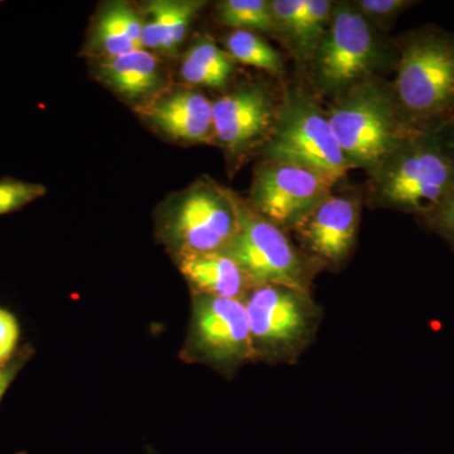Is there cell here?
<instances>
[{
	"label": "cell",
	"instance_id": "52a82bcc",
	"mask_svg": "<svg viewBox=\"0 0 454 454\" xmlns=\"http://www.w3.org/2000/svg\"><path fill=\"white\" fill-rule=\"evenodd\" d=\"M262 149L264 160L297 164L336 182L351 169L325 110L301 90L286 94L276 128Z\"/></svg>",
	"mask_w": 454,
	"mask_h": 454
},
{
	"label": "cell",
	"instance_id": "5b68a950",
	"mask_svg": "<svg viewBox=\"0 0 454 454\" xmlns=\"http://www.w3.org/2000/svg\"><path fill=\"white\" fill-rule=\"evenodd\" d=\"M243 203L214 179L199 178L160 208V240L175 256L223 253L238 234Z\"/></svg>",
	"mask_w": 454,
	"mask_h": 454
},
{
	"label": "cell",
	"instance_id": "7402d4cb",
	"mask_svg": "<svg viewBox=\"0 0 454 454\" xmlns=\"http://www.w3.org/2000/svg\"><path fill=\"white\" fill-rule=\"evenodd\" d=\"M46 187L31 182L4 178L0 181V216L20 210L46 195Z\"/></svg>",
	"mask_w": 454,
	"mask_h": 454
},
{
	"label": "cell",
	"instance_id": "5bb4252c",
	"mask_svg": "<svg viewBox=\"0 0 454 454\" xmlns=\"http://www.w3.org/2000/svg\"><path fill=\"white\" fill-rule=\"evenodd\" d=\"M175 258L192 294L244 301L255 286L243 269L225 253L182 254Z\"/></svg>",
	"mask_w": 454,
	"mask_h": 454
},
{
	"label": "cell",
	"instance_id": "3957f363",
	"mask_svg": "<svg viewBox=\"0 0 454 454\" xmlns=\"http://www.w3.org/2000/svg\"><path fill=\"white\" fill-rule=\"evenodd\" d=\"M325 115L351 169L369 176L413 134L400 118L391 86L376 77L333 98Z\"/></svg>",
	"mask_w": 454,
	"mask_h": 454
},
{
	"label": "cell",
	"instance_id": "2e32d148",
	"mask_svg": "<svg viewBox=\"0 0 454 454\" xmlns=\"http://www.w3.org/2000/svg\"><path fill=\"white\" fill-rule=\"evenodd\" d=\"M201 0H155L146 4L143 20V50L175 55L188 28L205 7Z\"/></svg>",
	"mask_w": 454,
	"mask_h": 454
},
{
	"label": "cell",
	"instance_id": "44dd1931",
	"mask_svg": "<svg viewBox=\"0 0 454 454\" xmlns=\"http://www.w3.org/2000/svg\"><path fill=\"white\" fill-rule=\"evenodd\" d=\"M216 20L238 31L277 35L270 0H223L217 4Z\"/></svg>",
	"mask_w": 454,
	"mask_h": 454
},
{
	"label": "cell",
	"instance_id": "9c48e42d",
	"mask_svg": "<svg viewBox=\"0 0 454 454\" xmlns=\"http://www.w3.org/2000/svg\"><path fill=\"white\" fill-rule=\"evenodd\" d=\"M184 357L231 378L254 363L252 333L243 301L192 294Z\"/></svg>",
	"mask_w": 454,
	"mask_h": 454
},
{
	"label": "cell",
	"instance_id": "6da1fadb",
	"mask_svg": "<svg viewBox=\"0 0 454 454\" xmlns=\"http://www.w3.org/2000/svg\"><path fill=\"white\" fill-rule=\"evenodd\" d=\"M394 100L406 129L419 133L454 118V33L423 26L395 44Z\"/></svg>",
	"mask_w": 454,
	"mask_h": 454
},
{
	"label": "cell",
	"instance_id": "e0dca14e",
	"mask_svg": "<svg viewBox=\"0 0 454 454\" xmlns=\"http://www.w3.org/2000/svg\"><path fill=\"white\" fill-rule=\"evenodd\" d=\"M236 62L208 38H200L184 56L181 76L190 85L225 88L235 73Z\"/></svg>",
	"mask_w": 454,
	"mask_h": 454
},
{
	"label": "cell",
	"instance_id": "7c38bea8",
	"mask_svg": "<svg viewBox=\"0 0 454 454\" xmlns=\"http://www.w3.org/2000/svg\"><path fill=\"white\" fill-rule=\"evenodd\" d=\"M282 104L265 83H245L214 103L215 145L241 158L267 145Z\"/></svg>",
	"mask_w": 454,
	"mask_h": 454
},
{
	"label": "cell",
	"instance_id": "ffe728a7",
	"mask_svg": "<svg viewBox=\"0 0 454 454\" xmlns=\"http://www.w3.org/2000/svg\"><path fill=\"white\" fill-rule=\"evenodd\" d=\"M90 46L104 59H114L140 50L128 33L122 14V2L110 3L101 12L95 23Z\"/></svg>",
	"mask_w": 454,
	"mask_h": 454
},
{
	"label": "cell",
	"instance_id": "8fae6325",
	"mask_svg": "<svg viewBox=\"0 0 454 454\" xmlns=\"http://www.w3.org/2000/svg\"><path fill=\"white\" fill-rule=\"evenodd\" d=\"M360 217V199L331 192L307 212L289 234L321 270L337 271L355 252Z\"/></svg>",
	"mask_w": 454,
	"mask_h": 454
},
{
	"label": "cell",
	"instance_id": "d6986e66",
	"mask_svg": "<svg viewBox=\"0 0 454 454\" xmlns=\"http://www.w3.org/2000/svg\"><path fill=\"white\" fill-rule=\"evenodd\" d=\"M225 51L236 64L252 66L276 77L284 74L282 56L255 32L230 33L225 41Z\"/></svg>",
	"mask_w": 454,
	"mask_h": 454
},
{
	"label": "cell",
	"instance_id": "4fadbf2b",
	"mask_svg": "<svg viewBox=\"0 0 454 454\" xmlns=\"http://www.w3.org/2000/svg\"><path fill=\"white\" fill-rule=\"evenodd\" d=\"M166 136L187 145H215L214 103L193 90H177L140 109Z\"/></svg>",
	"mask_w": 454,
	"mask_h": 454
},
{
	"label": "cell",
	"instance_id": "7a4b0ae2",
	"mask_svg": "<svg viewBox=\"0 0 454 454\" xmlns=\"http://www.w3.org/2000/svg\"><path fill=\"white\" fill-rule=\"evenodd\" d=\"M454 187V124L413 133L370 176L372 206L422 220Z\"/></svg>",
	"mask_w": 454,
	"mask_h": 454
},
{
	"label": "cell",
	"instance_id": "277c9868",
	"mask_svg": "<svg viewBox=\"0 0 454 454\" xmlns=\"http://www.w3.org/2000/svg\"><path fill=\"white\" fill-rule=\"evenodd\" d=\"M244 304L254 363L295 365L315 342L324 322L325 310L313 293L293 286H254Z\"/></svg>",
	"mask_w": 454,
	"mask_h": 454
},
{
	"label": "cell",
	"instance_id": "d4e9b609",
	"mask_svg": "<svg viewBox=\"0 0 454 454\" xmlns=\"http://www.w3.org/2000/svg\"><path fill=\"white\" fill-rule=\"evenodd\" d=\"M20 324L13 313L0 309V367L7 365L18 351Z\"/></svg>",
	"mask_w": 454,
	"mask_h": 454
},
{
	"label": "cell",
	"instance_id": "83f0119b",
	"mask_svg": "<svg viewBox=\"0 0 454 454\" xmlns=\"http://www.w3.org/2000/svg\"><path fill=\"white\" fill-rule=\"evenodd\" d=\"M453 124H454V118H453V121H452Z\"/></svg>",
	"mask_w": 454,
	"mask_h": 454
},
{
	"label": "cell",
	"instance_id": "603a6c76",
	"mask_svg": "<svg viewBox=\"0 0 454 454\" xmlns=\"http://www.w3.org/2000/svg\"><path fill=\"white\" fill-rule=\"evenodd\" d=\"M354 4L372 26L384 28L418 3L413 0H358Z\"/></svg>",
	"mask_w": 454,
	"mask_h": 454
},
{
	"label": "cell",
	"instance_id": "30bf717a",
	"mask_svg": "<svg viewBox=\"0 0 454 454\" xmlns=\"http://www.w3.org/2000/svg\"><path fill=\"white\" fill-rule=\"evenodd\" d=\"M336 184L334 179L297 164L264 160L254 172L249 206L289 232L333 192Z\"/></svg>",
	"mask_w": 454,
	"mask_h": 454
},
{
	"label": "cell",
	"instance_id": "ac0fdd59",
	"mask_svg": "<svg viewBox=\"0 0 454 454\" xmlns=\"http://www.w3.org/2000/svg\"><path fill=\"white\" fill-rule=\"evenodd\" d=\"M333 7L330 0H307L303 16L286 41L293 55L300 61H312L317 47L330 25Z\"/></svg>",
	"mask_w": 454,
	"mask_h": 454
},
{
	"label": "cell",
	"instance_id": "cb8c5ba5",
	"mask_svg": "<svg viewBox=\"0 0 454 454\" xmlns=\"http://www.w3.org/2000/svg\"><path fill=\"white\" fill-rule=\"evenodd\" d=\"M419 221L433 234L443 239L454 252V187L434 211Z\"/></svg>",
	"mask_w": 454,
	"mask_h": 454
},
{
	"label": "cell",
	"instance_id": "ba28073f",
	"mask_svg": "<svg viewBox=\"0 0 454 454\" xmlns=\"http://www.w3.org/2000/svg\"><path fill=\"white\" fill-rule=\"evenodd\" d=\"M254 286L278 284L312 292L321 268L293 240L291 234L243 203L238 234L226 247Z\"/></svg>",
	"mask_w": 454,
	"mask_h": 454
},
{
	"label": "cell",
	"instance_id": "4316f807",
	"mask_svg": "<svg viewBox=\"0 0 454 454\" xmlns=\"http://www.w3.org/2000/svg\"><path fill=\"white\" fill-rule=\"evenodd\" d=\"M18 454H26V452H20V453H18Z\"/></svg>",
	"mask_w": 454,
	"mask_h": 454
},
{
	"label": "cell",
	"instance_id": "484cf974",
	"mask_svg": "<svg viewBox=\"0 0 454 454\" xmlns=\"http://www.w3.org/2000/svg\"><path fill=\"white\" fill-rule=\"evenodd\" d=\"M32 355L33 349L29 346H25V348L18 349L17 354L9 361L7 365L0 367V402L7 393L12 382L17 378L18 373L28 363Z\"/></svg>",
	"mask_w": 454,
	"mask_h": 454
},
{
	"label": "cell",
	"instance_id": "8992f818",
	"mask_svg": "<svg viewBox=\"0 0 454 454\" xmlns=\"http://www.w3.org/2000/svg\"><path fill=\"white\" fill-rule=\"evenodd\" d=\"M382 46L376 27L354 3L334 4L330 25L312 59L316 89L336 98L375 79L385 56Z\"/></svg>",
	"mask_w": 454,
	"mask_h": 454
},
{
	"label": "cell",
	"instance_id": "9a60e30c",
	"mask_svg": "<svg viewBox=\"0 0 454 454\" xmlns=\"http://www.w3.org/2000/svg\"><path fill=\"white\" fill-rule=\"evenodd\" d=\"M98 76L104 85L129 100L157 94L164 82L160 61L146 50L103 59L98 65Z\"/></svg>",
	"mask_w": 454,
	"mask_h": 454
}]
</instances>
